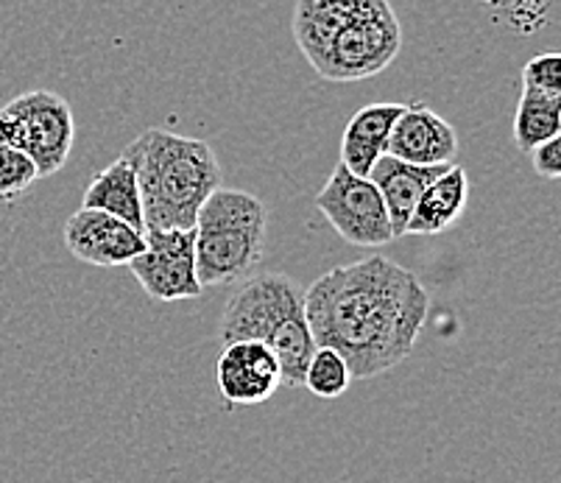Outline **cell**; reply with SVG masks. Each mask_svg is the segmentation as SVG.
<instances>
[{
    "label": "cell",
    "mask_w": 561,
    "mask_h": 483,
    "mask_svg": "<svg viewBox=\"0 0 561 483\" xmlns=\"http://www.w3.org/2000/svg\"><path fill=\"white\" fill-rule=\"evenodd\" d=\"M431 294L400 263L371 254L321 274L305 291V317L316 347L335 349L352 378L391 372L416 347Z\"/></svg>",
    "instance_id": "1"
},
{
    "label": "cell",
    "mask_w": 561,
    "mask_h": 483,
    "mask_svg": "<svg viewBox=\"0 0 561 483\" xmlns=\"http://www.w3.org/2000/svg\"><path fill=\"white\" fill-rule=\"evenodd\" d=\"M121 157L135 168L146 232L193 230L207 196L221 187L216 151L196 137L149 129Z\"/></svg>",
    "instance_id": "2"
},
{
    "label": "cell",
    "mask_w": 561,
    "mask_h": 483,
    "mask_svg": "<svg viewBox=\"0 0 561 483\" xmlns=\"http://www.w3.org/2000/svg\"><path fill=\"white\" fill-rule=\"evenodd\" d=\"M221 344L257 341L272 349L279 360L283 386L297 389L305 380V369L316 344L305 317V291L288 274H257L249 277L221 317Z\"/></svg>",
    "instance_id": "3"
},
{
    "label": "cell",
    "mask_w": 561,
    "mask_h": 483,
    "mask_svg": "<svg viewBox=\"0 0 561 483\" xmlns=\"http://www.w3.org/2000/svg\"><path fill=\"white\" fill-rule=\"evenodd\" d=\"M268 210L257 196L218 187L207 196L193 227L198 286H229L263 261Z\"/></svg>",
    "instance_id": "4"
},
{
    "label": "cell",
    "mask_w": 561,
    "mask_h": 483,
    "mask_svg": "<svg viewBox=\"0 0 561 483\" xmlns=\"http://www.w3.org/2000/svg\"><path fill=\"white\" fill-rule=\"evenodd\" d=\"M73 110L62 95L34 90L0 106V143L23 151L37 168V176L62 171L73 149Z\"/></svg>",
    "instance_id": "5"
},
{
    "label": "cell",
    "mask_w": 561,
    "mask_h": 483,
    "mask_svg": "<svg viewBox=\"0 0 561 483\" xmlns=\"http://www.w3.org/2000/svg\"><path fill=\"white\" fill-rule=\"evenodd\" d=\"M402 48V25L389 0H369L341 25L313 70L330 81H360L382 73Z\"/></svg>",
    "instance_id": "6"
},
{
    "label": "cell",
    "mask_w": 561,
    "mask_h": 483,
    "mask_svg": "<svg viewBox=\"0 0 561 483\" xmlns=\"http://www.w3.org/2000/svg\"><path fill=\"white\" fill-rule=\"evenodd\" d=\"M316 210L352 246H382L394 241L389 212L377 187L364 176L350 174L341 162L316 196Z\"/></svg>",
    "instance_id": "7"
},
{
    "label": "cell",
    "mask_w": 561,
    "mask_h": 483,
    "mask_svg": "<svg viewBox=\"0 0 561 483\" xmlns=\"http://www.w3.org/2000/svg\"><path fill=\"white\" fill-rule=\"evenodd\" d=\"M129 272L154 302L198 299L204 291L196 277L193 230L146 232V249L129 263Z\"/></svg>",
    "instance_id": "8"
},
{
    "label": "cell",
    "mask_w": 561,
    "mask_h": 483,
    "mask_svg": "<svg viewBox=\"0 0 561 483\" xmlns=\"http://www.w3.org/2000/svg\"><path fill=\"white\" fill-rule=\"evenodd\" d=\"M65 246L87 266H129L146 249V235L121 218L81 207L65 223Z\"/></svg>",
    "instance_id": "9"
},
{
    "label": "cell",
    "mask_w": 561,
    "mask_h": 483,
    "mask_svg": "<svg viewBox=\"0 0 561 483\" xmlns=\"http://www.w3.org/2000/svg\"><path fill=\"white\" fill-rule=\"evenodd\" d=\"M218 391L229 405H260L283 386L279 360L257 341L224 344L216 366Z\"/></svg>",
    "instance_id": "10"
},
{
    "label": "cell",
    "mask_w": 561,
    "mask_h": 483,
    "mask_svg": "<svg viewBox=\"0 0 561 483\" xmlns=\"http://www.w3.org/2000/svg\"><path fill=\"white\" fill-rule=\"evenodd\" d=\"M386 154L411 165H453L458 154V135L425 104H408L394 120Z\"/></svg>",
    "instance_id": "11"
},
{
    "label": "cell",
    "mask_w": 561,
    "mask_h": 483,
    "mask_svg": "<svg viewBox=\"0 0 561 483\" xmlns=\"http://www.w3.org/2000/svg\"><path fill=\"white\" fill-rule=\"evenodd\" d=\"M447 168L450 165H411V162H402L389 154H382L375 162V168L369 171V182L377 187L386 212H389L394 241L405 238V227L411 221L413 207L425 193V187L445 174Z\"/></svg>",
    "instance_id": "12"
},
{
    "label": "cell",
    "mask_w": 561,
    "mask_h": 483,
    "mask_svg": "<svg viewBox=\"0 0 561 483\" xmlns=\"http://www.w3.org/2000/svg\"><path fill=\"white\" fill-rule=\"evenodd\" d=\"M402 104H369L358 110L341 137V165L355 176L369 180L375 162L389 151V137Z\"/></svg>",
    "instance_id": "13"
},
{
    "label": "cell",
    "mask_w": 561,
    "mask_h": 483,
    "mask_svg": "<svg viewBox=\"0 0 561 483\" xmlns=\"http://www.w3.org/2000/svg\"><path fill=\"white\" fill-rule=\"evenodd\" d=\"M469 205V176L463 168L450 165L420 196L405 227V235H442L456 227Z\"/></svg>",
    "instance_id": "14"
},
{
    "label": "cell",
    "mask_w": 561,
    "mask_h": 483,
    "mask_svg": "<svg viewBox=\"0 0 561 483\" xmlns=\"http://www.w3.org/2000/svg\"><path fill=\"white\" fill-rule=\"evenodd\" d=\"M366 3L369 0H297L294 18H290V32H294V39L310 68L324 54L341 25L352 14H358Z\"/></svg>",
    "instance_id": "15"
},
{
    "label": "cell",
    "mask_w": 561,
    "mask_h": 483,
    "mask_svg": "<svg viewBox=\"0 0 561 483\" xmlns=\"http://www.w3.org/2000/svg\"><path fill=\"white\" fill-rule=\"evenodd\" d=\"M84 210H99L106 216H115L135 227L137 232L146 235L142 227V202H140V187H137L135 168L117 157L112 165H106L99 176H95L84 191Z\"/></svg>",
    "instance_id": "16"
},
{
    "label": "cell",
    "mask_w": 561,
    "mask_h": 483,
    "mask_svg": "<svg viewBox=\"0 0 561 483\" xmlns=\"http://www.w3.org/2000/svg\"><path fill=\"white\" fill-rule=\"evenodd\" d=\"M561 135V95L542 93V90L523 88L517 115H514V143L519 151H530L542 146L550 137Z\"/></svg>",
    "instance_id": "17"
},
{
    "label": "cell",
    "mask_w": 561,
    "mask_h": 483,
    "mask_svg": "<svg viewBox=\"0 0 561 483\" xmlns=\"http://www.w3.org/2000/svg\"><path fill=\"white\" fill-rule=\"evenodd\" d=\"M350 383L352 372L346 360L335 349L316 347L308 360V369H305V389H310V394L321 396V400H335V396L346 394Z\"/></svg>",
    "instance_id": "18"
},
{
    "label": "cell",
    "mask_w": 561,
    "mask_h": 483,
    "mask_svg": "<svg viewBox=\"0 0 561 483\" xmlns=\"http://www.w3.org/2000/svg\"><path fill=\"white\" fill-rule=\"evenodd\" d=\"M37 180V168L23 151L0 143V202H18Z\"/></svg>",
    "instance_id": "19"
},
{
    "label": "cell",
    "mask_w": 561,
    "mask_h": 483,
    "mask_svg": "<svg viewBox=\"0 0 561 483\" xmlns=\"http://www.w3.org/2000/svg\"><path fill=\"white\" fill-rule=\"evenodd\" d=\"M523 88L561 95V54L550 50V54L534 56L523 70Z\"/></svg>",
    "instance_id": "20"
},
{
    "label": "cell",
    "mask_w": 561,
    "mask_h": 483,
    "mask_svg": "<svg viewBox=\"0 0 561 483\" xmlns=\"http://www.w3.org/2000/svg\"><path fill=\"white\" fill-rule=\"evenodd\" d=\"M530 162L542 180H559L561 176V135L550 137L542 146L530 151Z\"/></svg>",
    "instance_id": "21"
},
{
    "label": "cell",
    "mask_w": 561,
    "mask_h": 483,
    "mask_svg": "<svg viewBox=\"0 0 561 483\" xmlns=\"http://www.w3.org/2000/svg\"><path fill=\"white\" fill-rule=\"evenodd\" d=\"M483 3H500V0H483Z\"/></svg>",
    "instance_id": "22"
}]
</instances>
